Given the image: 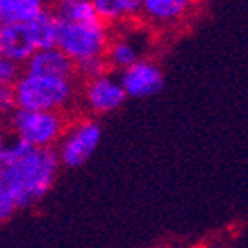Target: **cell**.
I'll use <instances>...</instances> for the list:
<instances>
[{"label":"cell","instance_id":"8fae6325","mask_svg":"<svg viewBox=\"0 0 248 248\" xmlns=\"http://www.w3.org/2000/svg\"><path fill=\"white\" fill-rule=\"evenodd\" d=\"M26 71L52 77H73L77 73V64L61 47H44L37 49L25 64Z\"/></svg>","mask_w":248,"mask_h":248},{"label":"cell","instance_id":"7a4b0ae2","mask_svg":"<svg viewBox=\"0 0 248 248\" xmlns=\"http://www.w3.org/2000/svg\"><path fill=\"white\" fill-rule=\"evenodd\" d=\"M16 108L62 111L75 101L77 85L73 77H52L26 71L19 75L16 85Z\"/></svg>","mask_w":248,"mask_h":248},{"label":"cell","instance_id":"ba28073f","mask_svg":"<svg viewBox=\"0 0 248 248\" xmlns=\"http://www.w3.org/2000/svg\"><path fill=\"white\" fill-rule=\"evenodd\" d=\"M120 80L128 97H149L161 91L163 87V71L158 64L148 59L134 62L132 66L120 71Z\"/></svg>","mask_w":248,"mask_h":248},{"label":"cell","instance_id":"6da1fadb","mask_svg":"<svg viewBox=\"0 0 248 248\" xmlns=\"http://www.w3.org/2000/svg\"><path fill=\"white\" fill-rule=\"evenodd\" d=\"M59 167L61 161L54 148H33L23 142L19 151L0 167V184L16 200L19 210L33 207L50 191Z\"/></svg>","mask_w":248,"mask_h":248},{"label":"cell","instance_id":"2e32d148","mask_svg":"<svg viewBox=\"0 0 248 248\" xmlns=\"http://www.w3.org/2000/svg\"><path fill=\"white\" fill-rule=\"evenodd\" d=\"M19 66L17 62L11 61V59L0 56V91H7V89H14L17 78H19Z\"/></svg>","mask_w":248,"mask_h":248},{"label":"cell","instance_id":"5bb4252c","mask_svg":"<svg viewBox=\"0 0 248 248\" xmlns=\"http://www.w3.org/2000/svg\"><path fill=\"white\" fill-rule=\"evenodd\" d=\"M28 26L37 49L56 46V40H58V16L56 14L49 13L46 9L40 14H37L33 19H30Z\"/></svg>","mask_w":248,"mask_h":248},{"label":"cell","instance_id":"7c38bea8","mask_svg":"<svg viewBox=\"0 0 248 248\" xmlns=\"http://www.w3.org/2000/svg\"><path fill=\"white\" fill-rule=\"evenodd\" d=\"M92 4L108 25H125L141 16L142 0H92Z\"/></svg>","mask_w":248,"mask_h":248},{"label":"cell","instance_id":"9c48e42d","mask_svg":"<svg viewBox=\"0 0 248 248\" xmlns=\"http://www.w3.org/2000/svg\"><path fill=\"white\" fill-rule=\"evenodd\" d=\"M35 50L37 46L30 31L28 21L0 25V56L17 64H26Z\"/></svg>","mask_w":248,"mask_h":248},{"label":"cell","instance_id":"52a82bcc","mask_svg":"<svg viewBox=\"0 0 248 248\" xmlns=\"http://www.w3.org/2000/svg\"><path fill=\"white\" fill-rule=\"evenodd\" d=\"M151 47L149 31L144 30H125L111 35L106 50V59L113 70H125L134 62L144 59V54Z\"/></svg>","mask_w":248,"mask_h":248},{"label":"cell","instance_id":"9a60e30c","mask_svg":"<svg viewBox=\"0 0 248 248\" xmlns=\"http://www.w3.org/2000/svg\"><path fill=\"white\" fill-rule=\"evenodd\" d=\"M108 70H109V62H108L106 56H95V58H89L77 62V71L85 80L95 78V77L106 73Z\"/></svg>","mask_w":248,"mask_h":248},{"label":"cell","instance_id":"8992f818","mask_svg":"<svg viewBox=\"0 0 248 248\" xmlns=\"http://www.w3.org/2000/svg\"><path fill=\"white\" fill-rule=\"evenodd\" d=\"M127 97L120 77H113L109 71L87 80L83 87V103L92 115H109L118 111Z\"/></svg>","mask_w":248,"mask_h":248},{"label":"cell","instance_id":"3957f363","mask_svg":"<svg viewBox=\"0 0 248 248\" xmlns=\"http://www.w3.org/2000/svg\"><path fill=\"white\" fill-rule=\"evenodd\" d=\"M58 16V40L56 46L75 61L106 56L111 33L108 23L101 16L94 17H62Z\"/></svg>","mask_w":248,"mask_h":248},{"label":"cell","instance_id":"5b68a950","mask_svg":"<svg viewBox=\"0 0 248 248\" xmlns=\"http://www.w3.org/2000/svg\"><path fill=\"white\" fill-rule=\"evenodd\" d=\"M103 139V127L95 118H80L66 127L58 142V156L61 165L78 169L87 163Z\"/></svg>","mask_w":248,"mask_h":248},{"label":"cell","instance_id":"ac0fdd59","mask_svg":"<svg viewBox=\"0 0 248 248\" xmlns=\"http://www.w3.org/2000/svg\"><path fill=\"white\" fill-rule=\"evenodd\" d=\"M54 2H56V4L61 5V4H66V2H70V0H54Z\"/></svg>","mask_w":248,"mask_h":248},{"label":"cell","instance_id":"277c9868","mask_svg":"<svg viewBox=\"0 0 248 248\" xmlns=\"http://www.w3.org/2000/svg\"><path fill=\"white\" fill-rule=\"evenodd\" d=\"M62 111L49 109H21L11 115V130L33 148H54L66 130Z\"/></svg>","mask_w":248,"mask_h":248},{"label":"cell","instance_id":"e0dca14e","mask_svg":"<svg viewBox=\"0 0 248 248\" xmlns=\"http://www.w3.org/2000/svg\"><path fill=\"white\" fill-rule=\"evenodd\" d=\"M17 210H19V207H17L16 200H14L13 196H11V193L0 184V224L11 219Z\"/></svg>","mask_w":248,"mask_h":248},{"label":"cell","instance_id":"4fadbf2b","mask_svg":"<svg viewBox=\"0 0 248 248\" xmlns=\"http://www.w3.org/2000/svg\"><path fill=\"white\" fill-rule=\"evenodd\" d=\"M46 11L44 0H0V25L26 23Z\"/></svg>","mask_w":248,"mask_h":248},{"label":"cell","instance_id":"30bf717a","mask_svg":"<svg viewBox=\"0 0 248 248\" xmlns=\"http://www.w3.org/2000/svg\"><path fill=\"white\" fill-rule=\"evenodd\" d=\"M196 0H142L141 16L158 28L177 25L195 7Z\"/></svg>","mask_w":248,"mask_h":248}]
</instances>
